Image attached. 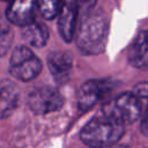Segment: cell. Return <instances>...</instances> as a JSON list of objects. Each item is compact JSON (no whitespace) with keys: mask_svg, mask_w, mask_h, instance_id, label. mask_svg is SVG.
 <instances>
[{"mask_svg":"<svg viewBox=\"0 0 148 148\" xmlns=\"http://www.w3.org/2000/svg\"><path fill=\"white\" fill-rule=\"evenodd\" d=\"M42 71L39 58L24 45L16 46L9 59V73L20 81H31Z\"/></svg>","mask_w":148,"mask_h":148,"instance_id":"4","label":"cell"},{"mask_svg":"<svg viewBox=\"0 0 148 148\" xmlns=\"http://www.w3.org/2000/svg\"><path fill=\"white\" fill-rule=\"evenodd\" d=\"M77 14L79 10L74 0H62L58 13V30L66 43L72 42L74 38Z\"/></svg>","mask_w":148,"mask_h":148,"instance_id":"8","label":"cell"},{"mask_svg":"<svg viewBox=\"0 0 148 148\" xmlns=\"http://www.w3.org/2000/svg\"><path fill=\"white\" fill-rule=\"evenodd\" d=\"M73 59L69 52L54 51L50 53L47 58V66L52 74V77L58 83H64L68 80L72 71Z\"/></svg>","mask_w":148,"mask_h":148,"instance_id":"9","label":"cell"},{"mask_svg":"<svg viewBox=\"0 0 148 148\" xmlns=\"http://www.w3.org/2000/svg\"><path fill=\"white\" fill-rule=\"evenodd\" d=\"M109 34V22L102 12H88L82 15L77 32L76 45L88 56L99 54L104 51Z\"/></svg>","mask_w":148,"mask_h":148,"instance_id":"1","label":"cell"},{"mask_svg":"<svg viewBox=\"0 0 148 148\" xmlns=\"http://www.w3.org/2000/svg\"><path fill=\"white\" fill-rule=\"evenodd\" d=\"M131 66L138 69H148V30L141 31L132 42L127 56Z\"/></svg>","mask_w":148,"mask_h":148,"instance_id":"11","label":"cell"},{"mask_svg":"<svg viewBox=\"0 0 148 148\" xmlns=\"http://www.w3.org/2000/svg\"><path fill=\"white\" fill-rule=\"evenodd\" d=\"M114 87L111 80H89L83 83L77 95V106L81 111H88Z\"/></svg>","mask_w":148,"mask_h":148,"instance_id":"6","label":"cell"},{"mask_svg":"<svg viewBox=\"0 0 148 148\" xmlns=\"http://www.w3.org/2000/svg\"><path fill=\"white\" fill-rule=\"evenodd\" d=\"M142 102L133 92H123L102 105V114L108 116L118 123L130 125L141 116Z\"/></svg>","mask_w":148,"mask_h":148,"instance_id":"3","label":"cell"},{"mask_svg":"<svg viewBox=\"0 0 148 148\" xmlns=\"http://www.w3.org/2000/svg\"><path fill=\"white\" fill-rule=\"evenodd\" d=\"M37 9L45 20H53L60 9L62 0H36Z\"/></svg>","mask_w":148,"mask_h":148,"instance_id":"14","label":"cell"},{"mask_svg":"<svg viewBox=\"0 0 148 148\" xmlns=\"http://www.w3.org/2000/svg\"><path fill=\"white\" fill-rule=\"evenodd\" d=\"M20 101V89L14 81H0V119L7 118L16 109Z\"/></svg>","mask_w":148,"mask_h":148,"instance_id":"10","label":"cell"},{"mask_svg":"<svg viewBox=\"0 0 148 148\" xmlns=\"http://www.w3.org/2000/svg\"><path fill=\"white\" fill-rule=\"evenodd\" d=\"M141 132H142L146 136H148V111L146 112L145 117H143L142 120H141Z\"/></svg>","mask_w":148,"mask_h":148,"instance_id":"17","label":"cell"},{"mask_svg":"<svg viewBox=\"0 0 148 148\" xmlns=\"http://www.w3.org/2000/svg\"><path fill=\"white\" fill-rule=\"evenodd\" d=\"M23 39L34 47H43L49 39V28L36 18L22 27Z\"/></svg>","mask_w":148,"mask_h":148,"instance_id":"12","label":"cell"},{"mask_svg":"<svg viewBox=\"0 0 148 148\" xmlns=\"http://www.w3.org/2000/svg\"><path fill=\"white\" fill-rule=\"evenodd\" d=\"M13 39H14V34L13 30L9 25V22L7 21V18L0 16V57L5 56L12 44H13Z\"/></svg>","mask_w":148,"mask_h":148,"instance_id":"13","label":"cell"},{"mask_svg":"<svg viewBox=\"0 0 148 148\" xmlns=\"http://www.w3.org/2000/svg\"><path fill=\"white\" fill-rule=\"evenodd\" d=\"M5 13L9 23L23 27L36 18V0H10Z\"/></svg>","mask_w":148,"mask_h":148,"instance_id":"7","label":"cell"},{"mask_svg":"<svg viewBox=\"0 0 148 148\" xmlns=\"http://www.w3.org/2000/svg\"><path fill=\"white\" fill-rule=\"evenodd\" d=\"M124 133L125 126L123 124L101 113L83 126L80 138L90 148H106L118 142Z\"/></svg>","mask_w":148,"mask_h":148,"instance_id":"2","label":"cell"},{"mask_svg":"<svg viewBox=\"0 0 148 148\" xmlns=\"http://www.w3.org/2000/svg\"><path fill=\"white\" fill-rule=\"evenodd\" d=\"M77 7V10L80 14H86L90 10H92V8L95 7L97 0H74Z\"/></svg>","mask_w":148,"mask_h":148,"instance_id":"16","label":"cell"},{"mask_svg":"<svg viewBox=\"0 0 148 148\" xmlns=\"http://www.w3.org/2000/svg\"><path fill=\"white\" fill-rule=\"evenodd\" d=\"M27 104L36 114H46L61 109L64 105V97L52 87H36L28 92Z\"/></svg>","mask_w":148,"mask_h":148,"instance_id":"5","label":"cell"},{"mask_svg":"<svg viewBox=\"0 0 148 148\" xmlns=\"http://www.w3.org/2000/svg\"><path fill=\"white\" fill-rule=\"evenodd\" d=\"M141 102H146L148 104V82L138 83L132 91Z\"/></svg>","mask_w":148,"mask_h":148,"instance_id":"15","label":"cell"},{"mask_svg":"<svg viewBox=\"0 0 148 148\" xmlns=\"http://www.w3.org/2000/svg\"><path fill=\"white\" fill-rule=\"evenodd\" d=\"M0 1H3V2H9L10 0H0Z\"/></svg>","mask_w":148,"mask_h":148,"instance_id":"18","label":"cell"}]
</instances>
